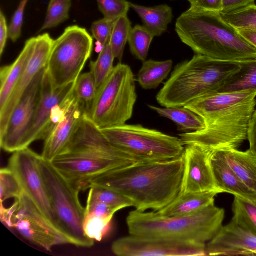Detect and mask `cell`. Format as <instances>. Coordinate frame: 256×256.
<instances>
[{
    "label": "cell",
    "mask_w": 256,
    "mask_h": 256,
    "mask_svg": "<svg viewBox=\"0 0 256 256\" xmlns=\"http://www.w3.org/2000/svg\"><path fill=\"white\" fill-rule=\"evenodd\" d=\"M40 157V155L29 148H24L13 152L8 161V168L18 177L24 192L52 224L62 233L40 171L38 165Z\"/></svg>",
    "instance_id": "12"
},
{
    "label": "cell",
    "mask_w": 256,
    "mask_h": 256,
    "mask_svg": "<svg viewBox=\"0 0 256 256\" xmlns=\"http://www.w3.org/2000/svg\"><path fill=\"white\" fill-rule=\"evenodd\" d=\"M98 10L104 18L115 22L120 18L126 16L130 7L126 0H96Z\"/></svg>",
    "instance_id": "38"
},
{
    "label": "cell",
    "mask_w": 256,
    "mask_h": 256,
    "mask_svg": "<svg viewBox=\"0 0 256 256\" xmlns=\"http://www.w3.org/2000/svg\"><path fill=\"white\" fill-rule=\"evenodd\" d=\"M93 38L78 26L66 28L54 40L46 72L54 89L76 82L90 57Z\"/></svg>",
    "instance_id": "10"
},
{
    "label": "cell",
    "mask_w": 256,
    "mask_h": 256,
    "mask_svg": "<svg viewBox=\"0 0 256 256\" xmlns=\"http://www.w3.org/2000/svg\"><path fill=\"white\" fill-rule=\"evenodd\" d=\"M256 90L232 93L214 92L188 103L185 108L204 120L201 130L178 135L184 145H195L210 152L238 149L248 140L256 106Z\"/></svg>",
    "instance_id": "1"
},
{
    "label": "cell",
    "mask_w": 256,
    "mask_h": 256,
    "mask_svg": "<svg viewBox=\"0 0 256 256\" xmlns=\"http://www.w3.org/2000/svg\"><path fill=\"white\" fill-rule=\"evenodd\" d=\"M114 58L108 42L100 52L96 60L90 62V72L93 75L97 89L104 83L112 72L114 67Z\"/></svg>",
    "instance_id": "28"
},
{
    "label": "cell",
    "mask_w": 256,
    "mask_h": 256,
    "mask_svg": "<svg viewBox=\"0 0 256 256\" xmlns=\"http://www.w3.org/2000/svg\"><path fill=\"white\" fill-rule=\"evenodd\" d=\"M36 38L28 40L13 64L0 70V110L5 106L16 85L27 66L34 50Z\"/></svg>",
    "instance_id": "21"
},
{
    "label": "cell",
    "mask_w": 256,
    "mask_h": 256,
    "mask_svg": "<svg viewBox=\"0 0 256 256\" xmlns=\"http://www.w3.org/2000/svg\"><path fill=\"white\" fill-rule=\"evenodd\" d=\"M36 38L32 58L6 103L0 110V138L4 134L11 114L24 94L36 76L46 68L54 40L48 33Z\"/></svg>",
    "instance_id": "15"
},
{
    "label": "cell",
    "mask_w": 256,
    "mask_h": 256,
    "mask_svg": "<svg viewBox=\"0 0 256 256\" xmlns=\"http://www.w3.org/2000/svg\"><path fill=\"white\" fill-rule=\"evenodd\" d=\"M219 191L182 194L163 208L155 211L164 216H184L196 213L214 202Z\"/></svg>",
    "instance_id": "22"
},
{
    "label": "cell",
    "mask_w": 256,
    "mask_h": 256,
    "mask_svg": "<svg viewBox=\"0 0 256 256\" xmlns=\"http://www.w3.org/2000/svg\"><path fill=\"white\" fill-rule=\"evenodd\" d=\"M97 91L95 80L90 72L79 76L76 81L74 92L78 102L85 107L86 114L92 106Z\"/></svg>",
    "instance_id": "32"
},
{
    "label": "cell",
    "mask_w": 256,
    "mask_h": 256,
    "mask_svg": "<svg viewBox=\"0 0 256 256\" xmlns=\"http://www.w3.org/2000/svg\"><path fill=\"white\" fill-rule=\"evenodd\" d=\"M148 106L160 116L174 122L182 130L197 132L206 127L202 118L184 106L161 108L152 105Z\"/></svg>",
    "instance_id": "26"
},
{
    "label": "cell",
    "mask_w": 256,
    "mask_h": 256,
    "mask_svg": "<svg viewBox=\"0 0 256 256\" xmlns=\"http://www.w3.org/2000/svg\"><path fill=\"white\" fill-rule=\"evenodd\" d=\"M184 170L183 156L168 160L139 162L98 176L90 181V188L112 190L130 200L136 210L156 212L180 194Z\"/></svg>",
    "instance_id": "2"
},
{
    "label": "cell",
    "mask_w": 256,
    "mask_h": 256,
    "mask_svg": "<svg viewBox=\"0 0 256 256\" xmlns=\"http://www.w3.org/2000/svg\"><path fill=\"white\" fill-rule=\"evenodd\" d=\"M213 152L195 145L185 146L184 170L180 193L217 190L210 158Z\"/></svg>",
    "instance_id": "17"
},
{
    "label": "cell",
    "mask_w": 256,
    "mask_h": 256,
    "mask_svg": "<svg viewBox=\"0 0 256 256\" xmlns=\"http://www.w3.org/2000/svg\"><path fill=\"white\" fill-rule=\"evenodd\" d=\"M239 62V69L227 78L216 92L232 93L256 90V58Z\"/></svg>",
    "instance_id": "25"
},
{
    "label": "cell",
    "mask_w": 256,
    "mask_h": 256,
    "mask_svg": "<svg viewBox=\"0 0 256 256\" xmlns=\"http://www.w3.org/2000/svg\"><path fill=\"white\" fill-rule=\"evenodd\" d=\"M9 38L8 26L6 16L1 10L0 11V56H2Z\"/></svg>",
    "instance_id": "43"
},
{
    "label": "cell",
    "mask_w": 256,
    "mask_h": 256,
    "mask_svg": "<svg viewBox=\"0 0 256 256\" xmlns=\"http://www.w3.org/2000/svg\"><path fill=\"white\" fill-rule=\"evenodd\" d=\"M255 0H222L220 13L226 14L254 4Z\"/></svg>",
    "instance_id": "42"
},
{
    "label": "cell",
    "mask_w": 256,
    "mask_h": 256,
    "mask_svg": "<svg viewBox=\"0 0 256 256\" xmlns=\"http://www.w3.org/2000/svg\"><path fill=\"white\" fill-rule=\"evenodd\" d=\"M175 30L181 41L196 54L229 62L256 58V48L219 12L190 8L177 19Z\"/></svg>",
    "instance_id": "4"
},
{
    "label": "cell",
    "mask_w": 256,
    "mask_h": 256,
    "mask_svg": "<svg viewBox=\"0 0 256 256\" xmlns=\"http://www.w3.org/2000/svg\"><path fill=\"white\" fill-rule=\"evenodd\" d=\"M85 107L77 100L74 90L63 118L52 128L44 140L41 157L51 162L66 147L78 130L84 116Z\"/></svg>",
    "instance_id": "19"
},
{
    "label": "cell",
    "mask_w": 256,
    "mask_h": 256,
    "mask_svg": "<svg viewBox=\"0 0 256 256\" xmlns=\"http://www.w3.org/2000/svg\"><path fill=\"white\" fill-rule=\"evenodd\" d=\"M210 162L216 185L222 193L231 194L251 200H256V192L242 182L216 151L212 154Z\"/></svg>",
    "instance_id": "20"
},
{
    "label": "cell",
    "mask_w": 256,
    "mask_h": 256,
    "mask_svg": "<svg viewBox=\"0 0 256 256\" xmlns=\"http://www.w3.org/2000/svg\"><path fill=\"white\" fill-rule=\"evenodd\" d=\"M72 0H50L42 26L38 31L56 28L69 18Z\"/></svg>",
    "instance_id": "34"
},
{
    "label": "cell",
    "mask_w": 256,
    "mask_h": 256,
    "mask_svg": "<svg viewBox=\"0 0 256 256\" xmlns=\"http://www.w3.org/2000/svg\"><path fill=\"white\" fill-rule=\"evenodd\" d=\"M248 140L250 143L249 150L256 155V110H254L250 122Z\"/></svg>",
    "instance_id": "44"
},
{
    "label": "cell",
    "mask_w": 256,
    "mask_h": 256,
    "mask_svg": "<svg viewBox=\"0 0 256 256\" xmlns=\"http://www.w3.org/2000/svg\"><path fill=\"white\" fill-rule=\"evenodd\" d=\"M224 210L212 203L193 214L164 216L155 211H131L126 218L130 234L206 244L222 226Z\"/></svg>",
    "instance_id": "5"
},
{
    "label": "cell",
    "mask_w": 256,
    "mask_h": 256,
    "mask_svg": "<svg viewBox=\"0 0 256 256\" xmlns=\"http://www.w3.org/2000/svg\"><path fill=\"white\" fill-rule=\"evenodd\" d=\"M232 210L233 218L256 236V200L234 196Z\"/></svg>",
    "instance_id": "31"
},
{
    "label": "cell",
    "mask_w": 256,
    "mask_h": 256,
    "mask_svg": "<svg viewBox=\"0 0 256 256\" xmlns=\"http://www.w3.org/2000/svg\"><path fill=\"white\" fill-rule=\"evenodd\" d=\"M24 192L22 187L14 172L8 167L0 170V202L18 198Z\"/></svg>",
    "instance_id": "37"
},
{
    "label": "cell",
    "mask_w": 256,
    "mask_h": 256,
    "mask_svg": "<svg viewBox=\"0 0 256 256\" xmlns=\"http://www.w3.org/2000/svg\"><path fill=\"white\" fill-rule=\"evenodd\" d=\"M38 165L60 230L71 244L92 247L94 240L88 237L84 230L85 208L79 199L80 192L41 156Z\"/></svg>",
    "instance_id": "8"
},
{
    "label": "cell",
    "mask_w": 256,
    "mask_h": 256,
    "mask_svg": "<svg viewBox=\"0 0 256 256\" xmlns=\"http://www.w3.org/2000/svg\"><path fill=\"white\" fill-rule=\"evenodd\" d=\"M216 152L242 182L256 192V155L249 149L245 152L238 149Z\"/></svg>",
    "instance_id": "23"
},
{
    "label": "cell",
    "mask_w": 256,
    "mask_h": 256,
    "mask_svg": "<svg viewBox=\"0 0 256 256\" xmlns=\"http://www.w3.org/2000/svg\"><path fill=\"white\" fill-rule=\"evenodd\" d=\"M45 70L46 68L36 76L24 92L0 138V148L6 152L13 153L22 149L23 140L31 126L40 100Z\"/></svg>",
    "instance_id": "14"
},
{
    "label": "cell",
    "mask_w": 256,
    "mask_h": 256,
    "mask_svg": "<svg viewBox=\"0 0 256 256\" xmlns=\"http://www.w3.org/2000/svg\"><path fill=\"white\" fill-rule=\"evenodd\" d=\"M206 256H254L256 236L232 218L206 244Z\"/></svg>",
    "instance_id": "18"
},
{
    "label": "cell",
    "mask_w": 256,
    "mask_h": 256,
    "mask_svg": "<svg viewBox=\"0 0 256 256\" xmlns=\"http://www.w3.org/2000/svg\"><path fill=\"white\" fill-rule=\"evenodd\" d=\"M240 67L239 62L222 61L196 54L174 68L156 99L163 107L184 106L204 96L216 92Z\"/></svg>",
    "instance_id": "6"
},
{
    "label": "cell",
    "mask_w": 256,
    "mask_h": 256,
    "mask_svg": "<svg viewBox=\"0 0 256 256\" xmlns=\"http://www.w3.org/2000/svg\"><path fill=\"white\" fill-rule=\"evenodd\" d=\"M80 192L106 172L142 162L114 146L86 114L62 152L50 162Z\"/></svg>",
    "instance_id": "3"
},
{
    "label": "cell",
    "mask_w": 256,
    "mask_h": 256,
    "mask_svg": "<svg viewBox=\"0 0 256 256\" xmlns=\"http://www.w3.org/2000/svg\"><path fill=\"white\" fill-rule=\"evenodd\" d=\"M12 228L25 239L47 251L58 245L71 244L24 192L15 199Z\"/></svg>",
    "instance_id": "11"
},
{
    "label": "cell",
    "mask_w": 256,
    "mask_h": 256,
    "mask_svg": "<svg viewBox=\"0 0 256 256\" xmlns=\"http://www.w3.org/2000/svg\"><path fill=\"white\" fill-rule=\"evenodd\" d=\"M114 22L104 18L92 24L91 28L92 36L97 41L98 46L96 50L98 52L100 53L103 48L109 42Z\"/></svg>",
    "instance_id": "39"
},
{
    "label": "cell",
    "mask_w": 256,
    "mask_h": 256,
    "mask_svg": "<svg viewBox=\"0 0 256 256\" xmlns=\"http://www.w3.org/2000/svg\"><path fill=\"white\" fill-rule=\"evenodd\" d=\"M90 188L87 199L107 204L118 210L134 206L130 200L112 190L98 186Z\"/></svg>",
    "instance_id": "33"
},
{
    "label": "cell",
    "mask_w": 256,
    "mask_h": 256,
    "mask_svg": "<svg viewBox=\"0 0 256 256\" xmlns=\"http://www.w3.org/2000/svg\"><path fill=\"white\" fill-rule=\"evenodd\" d=\"M206 244L130 235L115 240L112 252L118 256H204Z\"/></svg>",
    "instance_id": "13"
},
{
    "label": "cell",
    "mask_w": 256,
    "mask_h": 256,
    "mask_svg": "<svg viewBox=\"0 0 256 256\" xmlns=\"http://www.w3.org/2000/svg\"><path fill=\"white\" fill-rule=\"evenodd\" d=\"M28 1L22 0L20 2L9 24V38L14 42L21 36L24 10Z\"/></svg>",
    "instance_id": "40"
},
{
    "label": "cell",
    "mask_w": 256,
    "mask_h": 256,
    "mask_svg": "<svg viewBox=\"0 0 256 256\" xmlns=\"http://www.w3.org/2000/svg\"><path fill=\"white\" fill-rule=\"evenodd\" d=\"M190 8L220 12L222 0H188Z\"/></svg>",
    "instance_id": "41"
},
{
    "label": "cell",
    "mask_w": 256,
    "mask_h": 256,
    "mask_svg": "<svg viewBox=\"0 0 256 256\" xmlns=\"http://www.w3.org/2000/svg\"><path fill=\"white\" fill-rule=\"evenodd\" d=\"M142 19L145 26L154 36H160L167 31L173 18L172 8L167 4L147 7L130 2Z\"/></svg>",
    "instance_id": "24"
},
{
    "label": "cell",
    "mask_w": 256,
    "mask_h": 256,
    "mask_svg": "<svg viewBox=\"0 0 256 256\" xmlns=\"http://www.w3.org/2000/svg\"><path fill=\"white\" fill-rule=\"evenodd\" d=\"M114 146L142 162L182 157L185 146L180 138L140 124H127L100 130Z\"/></svg>",
    "instance_id": "9"
},
{
    "label": "cell",
    "mask_w": 256,
    "mask_h": 256,
    "mask_svg": "<svg viewBox=\"0 0 256 256\" xmlns=\"http://www.w3.org/2000/svg\"><path fill=\"white\" fill-rule=\"evenodd\" d=\"M154 37L144 26L136 25L132 28L128 42L132 55L142 62L146 61Z\"/></svg>",
    "instance_id": "30"
},
{
    "label": "cell",
    "mask_w": 256,
    "mask_h": 256,
    "mask_svg": "<svg viewBox=\"0 0 256 256\" xmlns=\"http://www.w3.org/2000/svg\"><path fill=\"white\" fill-rule=\"evenodd\" d=\"M76 81L54 89L45 70L40 100L31 126L23 140L21 150L28 148L35 141L44 140L47 138L52 130L50 118L54 108L73 90Z\"/></svg>",
    "instance_id": "16"
},
{
    "label": "cell",
    "mask_w": 256,
    "mask_h": 256,
    "mask_svg": "<svg viewBox=\"0 0 256 256\" xmlns=\"http://www.w3.org/2000/svg\"><path fill=\"white\" fill-rule=\"evenodd\" d=\"M112 219L92 214H85L83 224L85 234L94 241H101L110 232Z\"/></svg>",
    "instance_id": "35"
},
{
    "label": "cell",
    "mask_w": 256,
    "mask_h": 256,
    "mask_svg": "<svg viewBox=\"0 0 256 256\" xmlns=\"http://www.w3.org/2000/svg\"><path fill=\"white\" fill-rule=\"evenodd\" d=\"M173 62L168 60L157 61L152 60L142 63L138 75V82L146 90L156 89L168 77L172 67Z\"/></svg>",
    "instance_id": "27"
},
{
    "label": "cell",
    "mask_w": 256,
    "mask_h": 256,
    "mask_svg": "<svg viewBox=\"0 0 256 256\" xmlns=\"http://www.w3.org/2000/svg\"><path fill=\"white\" fill-rule=\"evenodd\" d=\"M135 82L128 65L120 62L114 67L86 114L98 128L119 126L131 118L138 97Z\"/></svg>",
    "instance_id": "7"
},
{
    "label": "cell",
    "mask_w": 256,
    "mask_h": 256,
    "mask_svg": "<svg viewBox=\"0 0 256 256\" xmlns=\"http://www.w3.org/2000/svg\"><path fill=\"white\" fill-rule=\"evenodd\" d=\"M132 28V23L127 15L120 18L114 23L109 43L115 58L120 62Z\"/></svg>",
    "instance_id": "29"
},
{
    "label": "cell",
    "mask_w": 256,
    "mask_h": 256,
    "mask_svg": "<svg viewBox=\"0 0 256 256\" xmlns=\"http://www.w3.org/2000/svg\"><path fill=\"white\" fill-rule=\"evenodd\" d=\"M235 30L248 43L256 48V30L248 28H235Z\"/></svg>",
    "instance_id": "45"
},
{
    "label": "cell",
    "mask_w": 256,
    "mask_h": 256,
    "mask_svg": "<svg viewBox=\"0 0 256 256\" xmlns=\"http://www.w3.org/2000/svg\"><path fill=\"white\" fill-rule=\"evenodd\" d=\"M220 14L222 18L234 28L256 30V5L233 12Z\"/></svg>",
    "instance_id": "36"
}]
</instances>
